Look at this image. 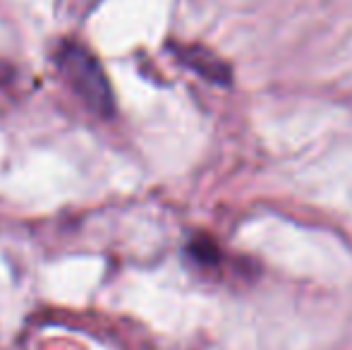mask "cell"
Listing matches in <instances>:
<instances>
[{
  "mask_svg": "<svg viewBox=\"0 0 352 350\" xmlns=\"http://www.w3.org/2000/svg\"><path fill=\"white\" fill-rule=\"evenodd\" d=\"M56 63L65 80L70 82L74 91L98 113V116H111L113 113V91L103 75L98 61L77 43H65L58 51Z\"/></svg>",
  "mask_w": 352,
  "mask_h": 350,
  "instance_id": "1",
  "label": "cell"
},
{
  "mask_svg": "<svg viewBox=\"0 0 352 350\" xmlns=\"http://www.w3.org/2000/svg\"><path fill=\"white\" fill-rule=\"evenodd\" d=\"M190 252H192V257L199 259L201 264H211V262H216V252H218V250L213 248L209 240H197V243L190 248Z\"/></svg>",
  "mask_w": 352,
  "mask_h": 350,
  "instance_id": "3",
  "label": "cell"
},
{
  "mask_svg": "<svg viewBox=\"0 0 352 350\" xmlns=\"http://www.w3.org/2000/svg\"><path fill=\"white\" fill-rule=\"evenodd\" d=\"M177 53H180L182 63H187L192 70H197L201 77H206V80H211V82L230 80V70H228L218 58H213L211 53L201 51V48H177Z\"/></svg>",
  "mask_w": 352,
  "mask_h": 350,
  "instance_id": "2",
  "label": "cell"
}]
</instances>
